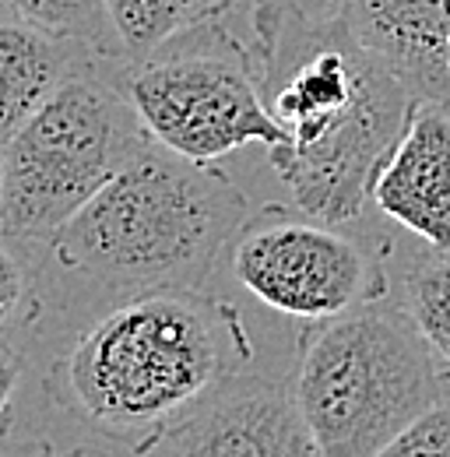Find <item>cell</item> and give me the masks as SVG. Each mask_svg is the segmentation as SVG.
I'll use <instances>...</instances> for the list:
<instances>
[{
  "instance_id": "obj_1",
  "label": "cell",
  "mask_w": 450,
  "mask_h": 457,
  "mask_svg": "<svg viewBox=\"0 0 450 457\" xmlns=\"http://www.w3.org/2000/svg\"><path fill=\"white\" fill-rule=\"evenodd\" d=\"M25 355L11 451L152 454L250 366L299 352L303 335L261 342L212 288H159L81 313H32L11 338Z\"/></svg>"
},
{
  "instance_id": "obj_2",
  "label": "cell",
  "mask_w": 450,
  "mask_h": 457,
  "mask_svg": "<svg viewBox=\"0 0 450 457\" xmlns=\"http://www.w3.org/2000/svg\"><path fill=\"white\" fill-rule=\"evenodd\" d=\"M239 21L285 127L268 162L288 204L355 226L419 96L348 32L331 0H243Z\"/></svg>"
},
{
  "instance_id": "obj_3",
  "label": "cell",
  "mask_w": 450,
  "mask_h": 457,
  "mask_svg": "<svg viewBox=\"0 0 450 457\" xmlns=\"http://www.w3.org/2000/svg\"><path fill=\"white\" fill-rule=\"evenodd\" d=\"M250 197L219 166L155 137L54 236L32 250V313H81L159 288H208Z\"/></svg>"
},
{
  "instance_id": "obj_4",
  "label": "cell",
  "mask_w": 450,
  "mask_h": 457,
  "mask_svg": "<svg viewBox=\"0 0 450 457\" xmlns=\"http://www.w3.org/2000/svg\"><path fill=\"white\" fill-rule=\"evenodd\" d=\"M447 395V366L394 292L303 331L296 398L324 457H384Z\"/></svg>"
},
{
  "instance_id": "obj_5",
  "label": "cell",
  "mask_w": 450,
  "mask_h": 457,
  "mask_svg": "<svg viewBox=\"0 0 450 457\" xmlns=\"http://www.w3.org/2000/svg\"><path fill=\"white\" fill-rule=\"evenodd\" d=\"M127 67L85 63L4 141L7 239L46 243L152 141L123 88Z\"/></svg>"
},
{
  "instance_id": "obj_6",
  "label": "cell",
  "mask_w": 450,
  "mask_h": 457,
  "mask_svg": "<svg viewBox=\"0 0 450 457\" xmlns=\"http://www.w3.org/2000/svg\"><path fill=\"white\" fill-rule=\"evenodd\" d=\"M239 4L172 36L123 71V88L145 130L169 152L208 166L246 145H264L268 152L285 145V127L261 88Z\"/></svg>"
},
{
  "instance_id": "obj_7",
  "label": "cell",
  "mask_w": 450,
  "mask_h": 457,
  "mask_svg": "<svg viewBox=\"0 0 450 457\" xmlns=\"http://www.w3.org/2000/svg\"><path fill=\"white\" fill-rule=\"evenodd\" d=\"M348 226L299 208H261L236 228L225 264L236 286L292 324H321L391 295L388 261Z\"/></svg>"
},
{
  "instance_id": "obj_8",
  "label": "cell",
  "mask_w": 450,
  "mask_h": 457,
  "mask_svg": "<svg viewBox=\"0 0 450 457\" xmlns=\"http://www.w3.org/2000/svg\"><path fill=\"white\" fill-rule=\"evenodd\" d=\"M296 362L299 352L250 366L201 411L169 429L152 454H321L296 398Z\"/></svg>"
},
{
  "instance_id": "obj_9",
  "label": "cell",
  "mask_w": 450,
  "mask_h": 457,
  "mask_svg": "<svg viewBox=\"0 0 450 457\" xmlns=\"http://www.w3.org/2000/svg\"><path fill=\"white\" fill-rule=\"evenodd\" d=\"M373 208L429 250H450V106L419 99L373 183Z\"/></svg>"
},
{
  "instance_id": "obj_10",
  "label": "cell",
  "mask_w": 450,
  "mask_h": 457,
  "mask_svg": "<svg viewBox=\"0 0 450 457\" xmlns=\"http://www.w3.org/2000/svg\"><path fill=\"white\" fill-rule=\"evenodd\" d=\"M331 7L419 99L450 106V0H331Z\"/></svg>"
},
{
  "instance_id": "obj_11",
  "label": "cell",
  "mask_w": 450,
  "mask_h": 457,
  "mask_svg": "<svg viewBox=\"0 0 450 457\" xmlns=\"http://www.w3.org/2000/svg\"><path fill=\"white\" fill-rule=\"evenodd\" d=\"M85 63H110L0 4V141H7Z\"/></svg>"
},
{
  "instance_id": "obj_12",
  "label": "cell",
  "mask_w": 450,
  "mask_h": 457,
  "mask_svg": "<svg viewBox=\"0 0 450 457\" xmlns=\"http://www.w3.org/2000/svg\"><path fill=\"white\" fill-rule=\"evenodd\" d=\"M120 43L130 60L148 57L172 36L222 18L239 0H106Z\"/></svg>"
},
{
  "instance_id": "obj_13",
  "label": "cell",
  "mask_w": 450,
  "mask_h": 457,
  "mask_svg": "<svg viewBox=\"0 0 450 457\" xmlns=\"http://www.w3.org/2000/svg\"><path fill=\"white\" fill-rule=\"evenodd\" d=\"M397 303L450 373V250L419 253L397 288Z\"/></svg>"
},
{
  "instance_id": "obj_14",
  "label": "cell",
  "mask_w": 450,
  "mask_h": 457,
  "mask_svg": "<svg viewBox=\"0 0 450 457\" xmlns=\"http://www.w3.org/2000/svg\"><path fill=\"white\" fill-rule=\"evenodd\" d=\"M4 7L46 25L50 32L85 46L88 54L110 63H134L127 57L120 32L112 25L110 4L106 0H0Z\"/></svg>"
},
{
  "instance_id": "obj_15",
  "label": "cell",
  "mask_w": 450,
  "mask_h": 457,
  "mask_svg": "<svg viewBox=\"0 0 450 457\" xmlns=\"http://www.w3.org/2000/svg\"><path fill=\"white\" fill-rule=\"evenodd\" d=\"M39 299V278L32 250L0 232V338H14L32 317Z\"/></svg>"
},
{
  "instance_id": "obj_16",
  "label": "cell",
  "mask_w": 450,
  "mask_h": 457,
  "mask_svg": "<svg viewBox=\"0 0 450 457\" xmlns=\"http://www.w3.org/2000/svg\"><path fill=\"white\" fill-rule=\"evenodd\" d=\"M384 457H450V395L426 408Z\"/></svg>"
},
{
  "instance_id": "obj_17",
  "label": "cell",
  "mask_w": 450,
  "mask_h": 457,
  "mask_svg": "<svg viewBox=\"0 0 450 457\" xmlns=\"http://www.w3.org/2000/svg\"><path fill=\"white\" fill-rule=\"evenodd\" d=\"M25 387V355L11 338H0V454L11 451V429Z\"/></svg>"
},
{
  "instance_id": "obj_18",
  "label": "cell",
  "mask_w": 450,
  "mask_h": 457,
  "mask_svg": "<svg viewBox=\"0 0 450 457\" xmlns=\"http://www.w3.org/2000/svg\"><path fill=\"white\" fill-rule=\"evenodd\" d=\"M0 208H4V141H0Z\"/></svg>"
}]
</instances>
